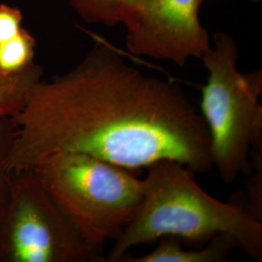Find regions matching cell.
<instances>
[{
  "instance_id": "1",
  "label": "cell",
  "mask_w": 262,
  "mask_h": 262,
  "mask_svg": "<svg viewBox=\"0 0 262 262\" xmlns=\"http://www.w3.org/2000/svg\"><path fill=\"white\" fill-rule=\"evenodd\" d=\"M12 172L58 152H82L131 171L162 159L213 168L206 123L180 84L144 73L97 39L64 74L41 79L19 112Z\"/></svg>"
},
{
  "instance_id": "2",
  "label": "cell",
  "mask_w": 262,
  "mask_h": 262,
  "mask_svg": "<svg viewBox=\"0 0 262 262\" xmlns=\"http://www.w3.org/2000/svg\"><path fill=\"white\" fill-rule=\"evenodd\" d=\"M142 203L107 259L119 262L131 248L174 237L194 248L215 235H232L253 261L262 258V222L254 220L236 199L223 202L198 185L195 172L175 160L162 159L148 167Z\"/></svg>"
},
{
  "instance_id": "3",
  "label": "cell",
  "mask_w": 262,
  "mask_h": 262,
  "mask_svg": "<svg viewBox=\"0 0 262 262\" xmlns=\"http://www.w3.org/2000/svg\"><path fill=\"white\" fill-rule=\"evenodd\" d=\"M33 169L60 211L99 256L104 244L121 235L142 203L143 180L131 170L86 154L58 152Z\"/></svg>"
},
{
  "instance_id": "4",
  "label": "cell",
  "mask_w": 262,
  "mask_h": 262,
  "mask_svg": "<svg viewBox=\"0 0 262 262\" xmlns=\"http://www.w3.org/2000/svg\"><path fill=\"white\" fill-rule=\"evenodd\" d=\"M239 49L231 35L217 31L201 57L208 71L201 115L210 136L213 167L225 184L248 175L251 150H262V71L241 72Z\"/></svg>"
},
{
  "instance_id": "5",
  "label": "cell",
  "mask_w": 262,
  "mask_h": 262,
  "mask_svg": "<svg viewBox=\"0 0 262 262\" xmlns=\"http://www.w3.org/2000/svg\"><path fill=\"white\" fill-rule=\"evenodd\" d=\"M101 261L43 187L33 168L12 172L0 225V262Z\"/></svg>"
},
{
  "instance_id": "6",
  "label": "cell",
  "mask_w": 262,
  "mask_h": 262,
  "mask_svg": "<svg viewBox=\"0 0 262 262\" xmlns=\"http://www.w3.org/2000/svg\"><path fill=\"white\" fill-rule=\"evenodd\" d=\"M204 0H144L140 10L124 26L131 54L167 60L179 67L206 54L211 37L199 10Z\"/></svg>"
},
{
  "instance_id": "7",
  "label": "cell",
  "mask_w": 262,
  "mask_h": 262,
  "mask_svg": "<svg viewBox=\"0 0 262 262\" xmlns=\"http://www.w3.org/2000/svg\"><path fill=\"white\" fill-rule=\"evenodd\" d=\"M158 247L150 253L133 257L123 254L119 262H227L229 253L238 248L232 235H215L200 249H184L174 237H161Z\"/></svg>"
},
{
  "instance_id": "8",
  "label": "cell",
  "mask_w": 262,
  "mask_h": 262,
  "mask_svg": "<svg viewBox=\"0 0 262 262\" xmlns=\"http://www.w3.org/2000/svg\"><path fill=\"white\" fill-rule=\"evenodd\" d=\"M81 19L89 24L125 26L140 10L144 0H67Z\"/></svg>"
},
{
  "instance_id": "9",
  "label": "cell",
  "mask_w": 262,
  "mask_h": 262,
  "mask_svg": "<svg viewBox=\"0 0 262 262\" xmlns=\"http://www.w3.org/2000/svg\"><path fill=\"white\" fill-rule=\"evenodd\" d=\"M43 68L37 63L25 70L10 74H0V116H14L19 112L34 84L43 79Z\"/></svg>"
},
{
  "instance_id": "10",
  "label": "cell",
  "mask_w": 262,
  "mask_h": 262,
  "mask_svg": "<svg viewBox=\"0 0 262 262\" xmlns=\"http://www.w3.org/2000/svg\"><path fill=\"white\" fill-rule=\"evenodd\" d=\"M37 40L27 28L17 35L0 43V74L18 73L34 63Z\"/></svg>"
},
{
  "instance_id": "11",
  "label": "cell",
  "mask_w": 262,
  "mask_h": 262,
  "mask_svg": "<svg viewBox=\"0 0 262 262\" xmlns=\"http://www.w3.org/2000/svg\"><path fill=\"white\" fill-rule=\"evenodd\" d=\"M17 127L11 116H0V225L6 213L11 193L12 171L8 157Z\"/></svg>"
},
{
  "instance_id": "12",
  "label": "cell",
  "mask_w": 262,
  "mask_h": 262,
  "mask_svg": "<svg viewBox=\"0 0 262 262\" xmlns=\"http://www.w3.org/2000/svg\"><path fill=\"white\" fill-rule=\"evenodd\" d=\"M252 170L245 185V191L236 192V199L254 220L262 222V150L250 151Z\"/></svg>"
},
{
  "instance_id": "13",
  "label": "cell",
  "mask_w": 262,
  "mask_h": 262,
  "mask_svg": "<svg viewBox=\"0 0 262 262\" xmlns=\"http://www.w3.org/2000/svg\"><path fill=\"white\" fill-rule=\"evenodd\" d=\"M21 11L4 3H0V43L14 37L23 28Z\"/></svg>"
},
{
  "instance_id": "14",
  "label": "cell",
  "mask_w": 262,
  "mask_h": 262,
  "mask_svg": "<svg viewBox=\"0 0 262 262\" xmlns=\"http://www.w3.org/2000/svg\"><path fill=\"white\" fill-rule=\"evenodd\" d=\"M205 1H208V0H204V2H205Z\"/></svg>"
}]
</instances>
